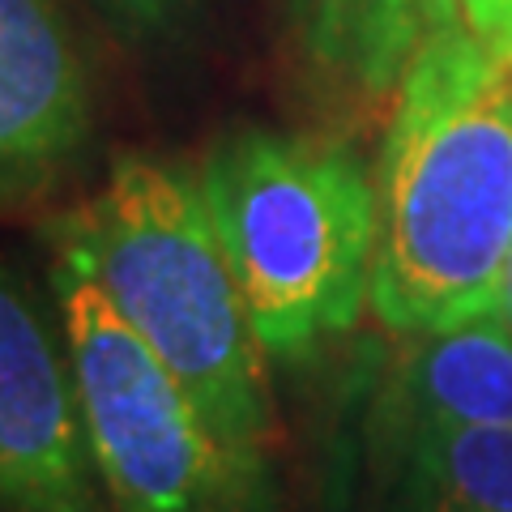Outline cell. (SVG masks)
Masks as SVG:
<instances>
[{"label":"cell","mask_w":512,"mask_h":512,"mask_svg":"<svg viewBox=\"0 0 512 512\" xmlns=\"http://www.w3.org/2000/svg\"><path fill=\"white\" fill-rule=\"evenodd\" d=\"M111 35L133 47H163L180 39L205 0H86Z\"/></svg>","instance_id":"30bf717a"},{"label":"cell","mask_w":512,"mask_h":512,"mask_svg":"<svg viewBox=\"0 0 512 512\" xmlns=\"http://www.w3.org/2000/svg\"><path fill=\"white\" fill-rule=\"evenodd\" d=\"M402 338L367 406V440L431 427H512V325L500 312Z\"/></svg>","instance_id":"52a82bcc"},{"label":"cell","mask_w":512,"mask_h":512,"mask_svg":"<svg viewBox=\"0 0 512 512\" xmlns=\"http://www.w3.org/2000/svg\"><path fill=\"white\" fill-rule=\"evenodd\" d=\"M508 60H512V52H508Z\"/></svg>","instance_id":"4fadbf2b"},{"label":"cell","mask_w":512,"mask_h":512,"mask_svg":"<svg viewBox=\"0 0 512 512\" xmlns=\"http://www.w3.org/2000/svg\"><path fill=\"white\" fill-rule=\"evenodd\" d=\"M457 13L500 56L512 52V0H457Z\"/></svg>","instance_id":"8fae6325"},{"label":"cell","mask_w":512,"mask_h":512,"mask_svg":"<svg viewBox=\"0 0 512 512\" xmlns=\"http://www.w3.org/2000/svg\"><path fill=\"white\" fill-rule=\"evenodd\" d=\"M500 316L512 325V256H508V269H504V291H500Z\"/></svg>","instance_id":"7c38bea8"},{"label":"cell","mask_w":512,"mask_h":512,"mask_svg":"<svg viewBox=\"0 0 512 512\" xmlns=\"http://www.w3.org/2000/svg\"><path fill=\"white\" fill-rule=\"evenodd\" d=\"M201 197L269 359L295 363L372 308L376 175L338 137L244 124L197 158Z\"/></svg>","instance_id":"3957f363"},{"label":"cell","mask_w":512,"mask_h":512,"mask_svg":"<svg viewBox=\"0 0 512 512\" xmlns=\"http://www.w3.org/2000/svg\"><path fill=\"white\" fill-rule=\"evenodd\" d=\"M448 18L457 0H286L299 60L329 94L389 99L419 43Z\"/></svg>","instance_id":"ba28073f"},{"label":"cell","mask_w":512,"mask_h":512,"mask_svg":"<svg viewBox=\"0 0 512 512\" xmlns=\"http://www.w3.org/2000/svg\"><path fill=\"white\" fill-rule=\"evenodd\" d=\"M52 299L111 512H269V487L235 466L188 389L99 282L56 252Z\"/></svg>","instance_id":"277c9868"},{"label":"cell","mask_w":512,"mask_h":512,"mask_svg":"<svg viewBox=\"0 0 512 512\" xmlns=\"http://www.w3.org/2000/svg\"><path fill=\"white\" fill-rule=\"evenodd\" d=\"M0 512H111L60 320L0 265Z\"/></svg>","instance_id":"8992f818"},{"label":"cell","mask_w":512,"mask_h":512,"mask_svg":"<svg viewBox=\"0 0 512 512\" xmlns=\"http://www.w3.org/2000/svg\"><path fill=\"white\" fill-rule=\"evenodd\" d=\"M372 316L389 333L500 312L512 256V60L440 22L393 90L376 167Z\"/></svg>","instance_id":"6da1fadb"},{"label":"cell","mask_w":512,"mask_h":512,"mask_svg":"<svg viewBox=\"0 0 512 512\" xmlns=\"http://www.w3.org/2000/svg\"><path fill=\"white\" fill-rule=\"evenodd\" d=\"M47 248L99 282L214 427L235 466L269 487V355L201 197L197 167L124 150L77 205L47 218Z\"/></svg>","instance_id":"7a4b0ae2"},{"label":"cell","mask_w":512,"mask_h":512,"mask_svg":"<svg viewBox=\"0 0 512 512\" xmlns=\"http://www.w3.org/2000/svg\"><path fill=\"white\" fill-rule=\"evenodd\" d=\"M99 124V77L64 0H0V214L60 197Z\"/></svg>","instance_id":"5b68a950"},{"label":"cell","mask_w":512,"mask_h":512,"mask_svg":"<svg viewBox=\"0 0 512 512\" xmlns=\"http://www.w3.org/2000/svg\"><path fill=\"white\" fill-rule=\"evenodd\" d=\"M376 512H512V427L372 440Z\"/></svg>","instance_id":"9c48e42d"}]
</instances>
